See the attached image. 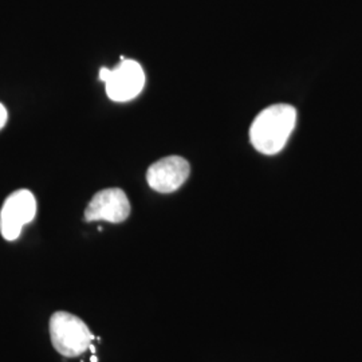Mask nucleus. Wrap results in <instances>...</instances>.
<instances>
[{"label":"nucleus","instance_id":"1","mask_svg":"<svg viewBox=\"0 0 362 362\" xmlns=\"http://www.w3.org/2000/svg\"><path fill=\"white\" fill-rule=\"evenodd\" d=\"M297 121L291 105L276 104L262 110L250 129L254 148L264 155H275L285 148Z\"/></svg>","mask_w":362,"mask_h":362},{"label":"nucleus","instance_id":"2","mask_svg":"<svg viewBox=\"0 0 362 362\" xmlns=\"http://www.w3.org/2000/svg\"><path fill=\"white\" fill-rule=\"evenodd\" d=\"M50 337L52 346L64 357H78L89 349L94 336L81 318L57 311L50 318Z\"/></svg>","mask_w":362,"mask_h":362},{"label":"nucleus","instance_id":"3","mask_svg":"<svg viewBox=\"0 0 362 362\" xmlns=\"http://www.w3.org/2000/svg\"><path fill=\"white\" fill-rule=\"evenodd\" d=\"M100 79L105 83L107 97L116 103H127L136 98L145 85L141 65L124 57H121V62L115 69L103 67L100 70Z\"/></svg>","mask_w":362,"mask_h":362},{"label":"nucleus","instance_id":"4","mask_svg":"<svg viewBox=\"0 0 362 362\" xmlns=\"http://www.w3.org/2000/svg\"><path fill=\"white\" fill-rule=\"evenodd\" d=\"M37 214L35 196L28 189H19L10 194L0 211L1 236L13 242L16 240L23 227L31 223Z\"/></svg>","mask_w":362,"mask_h":362},{"label":"nucleus","instance_id":"5","mask_svg":"<svg viewBox=\"0 0 362 362\" xmlns=\"http://www.w3.org/2000/svg\"><path fill=\"white\" fill-rule=\"evenodd\" d=\"M191 172L189 163L180 156L164 157L152 164L146 172V181L160 194H172L187 181Z\"/></svg>","mask_w":362,"mask_h":362},{"label":"nucleus","instance_id":"6","mask_svg":"<svg viewBox=\"0 0 362 362\" xmlns=\"http://www.w3.org/2000/svg\"><path fill=\"white\" fill-rule=\"evenodd\" d=\"M130 215L129 199L119 188H107L94 194L85 209L86 221L105 220L109 223H122Z\"/></svg>","mask_w":362,"mask_h":362},{"label":"nucleus","instance_id":"7","mask_svg":"<svg viewBox=\"0 0 362 362\" xmlns=\"http://www.w3.org/2000/svg\"><path fill=\"white\" fill-rule=\"evenodd\" d=\"M7 119H8L7 109L4 107V105L0 104V130L4 128V125L7 124Z\"/></svg>","mask_w":362,"mask_h":362},{"label":"nucleus","instance_id":"8","mask_svg":"<svg viewBox=\"0 0 362 362\" xmlns=\"http://www.w3.org/2000/svg\"><path fill=\"white\" fill-rule=\"evenodd\" d=\"M90 361L91 362H98V358H97V357H94V356H93V357H91V358H90Z\"/></svg>","mask_w":362,"mask_h":362},{"label":"nucleus","instance_id":"9","mask_svg":"<svg viewBox=\"0 0 362 362\" xmlns=\"http://www.w3.org/2000/svg\"><path fill=\"white\" fill-rule=\"evenodd\" d=\"M89 349L91 350V353H95V348H94L93 345H90V346H89Z\"/></svg>","mask_w":362,"mask_h":362}]
</instances>
